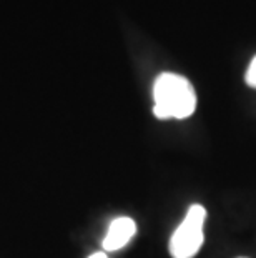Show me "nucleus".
<instances>
[{
  "label": "nucleus",
  "instance_id": "obj_5",
  "mask_svg": "<svg viewBox=\"0 0 256 258\" xmlns=\"http://www.w3.org/2000/svg\"><path fill=\"white\" fill-rule=\"evenodd\" d=\"M89 258H108V256H107V253H103V251H97V253L90 255Z\"/></svg>",
  "mask_w": 256,
  "mask_h": 258
},
{
  "label": "nucleus",
  "instance_id": "obj_1",
  "mask_svg": "<svg viewBox=\"0 0 256 258\" xmlns=\"http://www.w3.org/2000/svg\"><path fill=\"white\" fill-rule=\"evenodd\" d=\"M155 117L168 118H188L197 108V93L193 85L182 75L165 72L155 80L153 85Z\"/></svg>",
  "mask_w": 256,
  "mask_h": 258
},
{
  "label": "nucleus",
  "instance_id": "obj_3",
  "mask_svg": "<svg viewBox=\"0 0 256 258\" xmlns=\"http://www.w3.org/2000/svg\"><path fill=\"white\" fill-rule=\"evenodd\" d=\"M135 233H137V223H135L133 218H130V217L115 218V220L110 223L105 238L102 241L103 250L117 251L120 248H123V246L135 237Z\"/></svg>",
  "mask_w": 256,
  "mask_h": 258
},
{
  "label": "nucleus",
  "instance_id": "obj_2",
  "mask_svg": "<svg viewBox=\"0 0 256 258\" xmlns=\"http://www.w3.org/2000/svg\"><path fill=\"white\" fill-rule=\"evenodd\" d=\"M206 210L203 205L190 207L183 222L173 232L170 238V253L173 258H193L198 253L205 240Z\"/></svg>",
  "mask_w": 256,
  "mask_h": 258
},
{
  "label": "nucleus",
  "instance_id": "obj_4",
  "mask_svg": "<svg viewBox=\"0 0 256 258\" xmlns=\"http://www.w3.org/2000/svg\"><path fill=\"white\" fill-rule=\"evenodd\" d=\"M246 84L249 87H253V89H256V57L251 60V63H249V67L246 70Z\"/></svg>",
  "mask_w": 256,
  "mask_h": 258
}]
</instances>
